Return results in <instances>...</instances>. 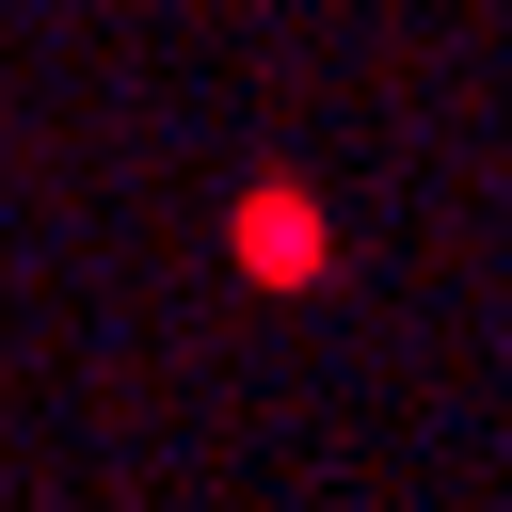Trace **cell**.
Listing matches in <instances>:
<instances>
[{"instance_id": "1", "label": "cell", "mask_w": 512, "mask_h": 512, "mask_svg": "<svg viewBox=\"0 0 512 512\" xmlns=\"http://www.w3.org/2000/svg\"><path fill=\"white\" fill-rule=\"evenodd\" d=\"M240 256H256L272 288H304V272H320V208H304L288 176H272V192H240Z\"/></svg>"}]
</instances>
